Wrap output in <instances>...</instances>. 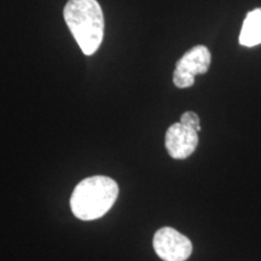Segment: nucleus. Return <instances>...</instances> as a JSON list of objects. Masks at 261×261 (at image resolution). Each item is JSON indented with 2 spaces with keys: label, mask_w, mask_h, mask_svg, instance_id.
<instances>
[{
  "label": "nucleus",
  "mask_w": 261,
  "mask_h": 261,
  "mask_svg": "<svg viewBox=\"0 0 261 261\" xmlns=\"http://www.w3.org/2000/svg\"><path fill=\"white\" fill-rule=\"evenodd\" d=\"M63 16L68 28L86 56L96 54L104 37V15L97 0H68Z\"/></svg>",
  "instance_id": "f257e3e1"
},
{
  "label": "nucleus",
  "mask_w": 261,
  "mask_h": 261,
  "mask_svg": "<svg viewBox=\"0 0 261 261\" xmlns=\"http://www.w3.org/2000/svg\"><path fill=\"white\" fill-rule=\"evenodd\" d=\"M117 195L119 187L114 179L104 175L86 178L74 189L70 197L71 212L84 221L99 219L110 211Z\"/></svg>",
  "instance_id": "f03ea898"
},
{
  "label": "nucleus",
  "mask_w": 261,
  "mask_h": 261,
  "mask_svg": "<svg viewBox=\"0 0 261 261\" xmlns=\"http://www.w3.org/2000/svg\"><path fill=\"white\" fill-rule=\"evenodd\" d=\"M212 62L211 52L203 45L192 47L175 64L173 83L178 89H188L195 84V76L205 74Z\"/></svg>",
  "instance_id": "7ed1b4c3"
},
{
  "label": "nucleus",
  "mask_w": 261,
  "mask_h": 261,
  "mask_svg": "<svg viewBox=\"0 0 261 261\" xmlns=\"http://www.w3.org/2000/svg\"><path fill=\"white\" fill-rule=\"evenodd\" d=\"M152 246L163 261H185L192 253L191 241L173 227H162L156 231Z\"/></svg>",
  "instance_id": "20e7f679"
},
{
  "label": "nucleus",
  "mask_w": 261,
  "mask_h": 261,
  "mask_svg": "<svg viewBox=\"0 0 261 261\" xmlns=\"http://www.w3.org/2000/svg\"><path fill=\"white\" fill-rule=\"evenodd\" d=\"M198 144V132L194 128L175 122L166 132L165 145L169 156L175 160H184L194 154Z\"/></svg>",
  "instance_id": "39448f33"
},
{
  "label": "nucleus",
  "mask_w": 261,
  "mask_h": 261,
  "mask_svg": "<svg viewBox=\"0 0 261 261\" xmlns=\"http://www.w3.org/2000/svg\"><path fill=\"white\" fill-rule=\"evenodd\" d=\"M240 44L247 47L261 44V9L248 12L240 34Z\"/></svg>",
  "instance_id": "423d86ee"
},
{
  "label": "nucleus",
  "mask_w": 261,
  "mask_h": 261,
  "mask_svg": "<svg viewBox=\"0 0 261 261\" xmlns=\"http://www.w3.org/2000/svg\"><path fill=\"white\" fill-rule=\"evenodd\" d=\"M179 122H181L184 126L196 129L197 132H200V129H201L200 117H198L197 114L194 112H187V113L182 114V115L180 116V121Z\"/></svg>",
  "instance_id": "0eeeda50"
}]
</instances>
